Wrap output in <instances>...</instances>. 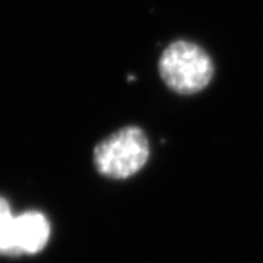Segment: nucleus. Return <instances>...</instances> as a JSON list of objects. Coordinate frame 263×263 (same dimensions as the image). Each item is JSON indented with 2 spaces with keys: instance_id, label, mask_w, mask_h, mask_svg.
<instances>
[{
  "instance_id": "7ed1b4c3",
  "label": "nucleus",
  "mask_w": 263,
  "mask_h": 263,
  "mask_svg": "<svg viewBox=\"0 0 263 263\" xmlns=\"http://www.w3.org/2000/svg\"><path fill=\"white\" fill-rule=\"evenodd\" d=\"M50 227L46 216L38 212H27L16 216L15 241L18 253H38L47 245Z\"/></svg>"
},
{
  "instance_id": "f03ea898",
  "label": "nucleus",
  "mask_w": 263,
  "mask_h": 263,
  "mask_svg": "<svg viewBox=\"0 0 263 263\" xmlns=\"http://www.w3.org/2000/svg\"><path fill=\"white\" fill-rule=\"evenodd\" d=\"M149 158V142L138 126L114 132L94 149L97 170L110 179H127L143 168Z\"/></svg>"
},
{
  "instance_id": "f257e3e1",
  "label": "nucleus",
  "mask_w": 263,
  "mask_h": 263,
  "mask_svg": "<svg viewBox=\"0 0 263 263\" xmlns=\"http://www.w3.org/2000/svg\"><path fill=\"white\" fill-rule=\"evenodd\" d=\"M158 72L171 91L192 95L203 91L211 84L215 66L205 48L187 40H177L164 48Z\"/></svg>"
},
{
  "instance_id": "20e7f679",
  "label": "nucleus",
  "mask_w": 263,
  "mask_h": 263,
  "mask_svg": "<svg viewBox=\"0 0 263 263\" xmlns=\"http://www.w3.org/2000/svg\"><path fill=\"white\" fill-rule=\"evenodd\" d=\"M15 221L16 216L12 215L8 202L0 197V254H19L15 241Z\"/></svg>"
}]
</instances>
